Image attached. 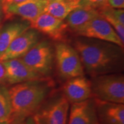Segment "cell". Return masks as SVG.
<instances>
[{
  "label": "cell",
  "instance_id": "25",
  "mask_svg": "<svg viewBox=\"0 0 124 124\" xmlns=\"http://www.w3.org/2000/svg\"><path fill=\"white\" fill-rule=\"evenodd\" d=\"M19 124H36L35 121V119L33 117V116H29L28 117L27 119L23 121L22 123H20Z\"/></svg>",
  "mask_w": 124,
  "mask_h": 124
},
{
  "label": "cell",
  "instance_id": "10",
  "mask_svg": "<svg viewBox=\"0 0 124 124\" xmlns=\"http://www.w3.org/2000/svg\"><path fill=\"white\" fill-rule=\"evenodd\" d=\"M62 90V94L71 104L84 101L92 97L91 81L84 75L68 79Z\"/></svg>",
  "mask_w": 124,
  "mask_h": 124
},
{
  "label": "cell",
  "instance_id": "11",
  "mask_svg": "<svg viewBox=\"0 0 124 124\" xmlns=\"http://www.w3.org/2000/svg\"><path fill=\"white\" fill-rule=\"evenodd\" d=\"M2 62L6 68V82L9 84H17L46 77L32 70L25 64L21 58L8 59Z\"/></svg>",
  "mask_w": 124,
  "mask_h": 124
},
{
  "label": "cell",
  "instance_id": "8",
  "mask_svg": "<svg viewBox=\"0 0 124 124\" xmlns=\"http://www.w3.org/2000/svg\"><path fill=\"white\" fill-rule=\"evenodd\" d=\"M48 0H29L19 4L4 5L6 19L15 16L32 22L40 15L46 12Z\"/></svg>",
  "mask_w": 124,
  "mask_h": 124
},
{
  "label": "cell",
  "instance_id": "13",
  "mask_svg": "<svg viewBox=\"0 0 124 124\" xmlns=\"http://www.w3.org/2000/svg\"><path fill=\"white\" fill-rule=\"evenodd\" d=\"M99 124H124V104L93 98Z\"/></svg>",
  "mask_w": 124,
  "mask_h": 124
},
{
  "label": "cell",
  "instance_id": "24",
  "mask_svg": "<svg viewBox=\"0 0 124 124\" xmlns=\"http://www.w3.org/2000/svg\"><path fill=\"white\" fill-rule=\"evenodd\" d=\"M29 0H3V5L6 6V5L11 4H19L23 2H26Z\"/></svg>",
  "mask_w": 124,
  "mask_h": 124
},
{
  "label": "cell",
  "instance_id": "19",
  "mask_svg": "<svg viewBox=\"0 0 124 124\" xmlns=\"http://www.w3.org/2000/svg\"><path fill=\"white\" fill-rule=\"evenodd\" d=\"M99 13L110 24L117 33L120 39L121 40L123 43H124V25L121 23L114 17V15L111 13L110 7L107 6L106 8L99 10Z\"/></svg>",
  "mask_w": 124,
  "mask_h": 124
},
{
  "label": "cell",
  "instance_id": "9",
  "mask_svg": "<svg viewBox=\"0 0 124 124\" xmlns=\"http://www.w3.org/2000/svg\"><path fill=\"white\" fill-rule=\"evenodd\" d=\"M39 32L30 28L14 39L4 53L0 56V61L21 58L39 41Z\"/></svg>",
  "mask_w": 124,
  "mask_h": 124
},
{
  "label": "cell",
  "instance_id": "28",
  "mask_svg": "<svg viewBox=\"0 0 124 124\" xmlns=\"http://www.w3.org/2000/svg\"><path fill=\"white\" fill-rule=\"evenodd\" d=\"M49 1H50V0H49Z\"/></svg>",
  "mask_w": 124,
  "mask_h": 124
},
{
  "label": "cell",
  "instance_id": "3",
  "mask_svg": "<svg viewBox=\"0 0 124 124\" xmlns=\"http://www.w3.org/2000/svg\"><path fill=\"white\" fill-rule=\"evenodd\" d=\"M92 97L116 103H124V76L121 72L92 78Z\"/></svg>",
  "mask_w": 124,
  "mask_h": 124
},
{
  "label": "cell",
  "instance_id": "1",
  "mask_svg": "<svg viewBox=\"0 0 124 124\" xmlns=\"http://www.w3.org/2000/svg\"><path fill=\"white\" fill-rule=\"evenodd\" d=\"M84 70L92 78L119 73L124 68V48L118 45L91 38H78L74 42Z\"/></svg>",
  "mask_w": 124,
  "mask_h": 124
},
{
  "label": "cell",
  "instance_id": "5",
  "mask_svg": "<svg viewBox=\"0 0 124 124\" xmlns=\"http://www.w3.org/2000/svg\"><path fill=\"white\" fill-rule=\"evenodd\" d=\"M54 58L59 75L70 79L84 75V70L77 50L68 44L60 42L55 46Z\"/></svg>",
  "mask_w": 124,
  "mask_h": 124
},
{
  "label": "cell",
  "instance_id": "15",
  "mask_svg": "<svg viewBox=\"0 0 124 124\" xmlns=\"http://www.w3.org/2000/svg\"><path fill=\"white\" fill-rule=\"evenodd\" d=\"M99 15V13L97 10L79 6L71 11L67 16L66 23L68 27L77 34Z\"/></svg>",
  "mask_w": 124,
  "mask_h": 124
},
{
  "label": "cell",
  "instance_id": "4",
  "mask_svg": "<svg viewBox=\"0 0 124 124\" xmlns=\"http://www.w3.org/2000/svg\"><path fill=\"white\" fill-rule=\"evenodd\" d=\"M70 103L63 94L46 99L33 117L37 124H67Z\"/></svg>",
  "mask_w": 124,
  "mask_h": 124
},
{
  "label": "cell",
  "instance_id": "26",
  "mask_svg": "<svg viewBox=\"0 0 124 124\" xmlns=\"http://www.w3.org/2000/svg\"><path fill=\"white\" fill-rule=\"evenodd\" d=\"M69 1H79V0H69Z\"/></svg>",
  "mask_w": 124,
  "mask_h": 124
},
{
  "label": "cell",
  "instance_id": "27",
  "mask_svg": "<svg viewBox=\"0 0 124 124\" xmlns=\"http://www.w3.org/2000/svg\"><path fill=\"white\" fill-rule=\"evenodd\" d=\"M1 27H2V26H1V27H0V30H1Z\"/></svg>",
  "mask_w": 124,
  "mask_h": 124
},
{
  "label": "cell",
  "instance_id": "29",
  "mask_svg": "<svg viewBox=\"0 0 124 124\" xmlns=\"http://www.w3.org/2000/svg\"><path fill=\"white\" fill-rule=\"evenodd\" d=\"M48 1H49V0H48Z\"/></svg>",
  "mask_w": 124,
  "mask_h": 124
},
{
  "label": "cell",
  "instance_id": "6",
  "mask_svg": "<svg viewBox=\"0 0 124 124\" xmlns=\"http://www.w3.org/2000/svg\"><path fill=\"white\" fill-rule=\"evenodd\" d=\"M54 53L53 47L47 41L37 42L21 57L27 66L38 75L45 77L53 69Z\"/></svg>",
  "mask_w": 124,
  "mask_h": 124
},
{
  "label": "cell",
  "instance_id": "14",
  "mask_svg": "<svg viewBox=\"0 0 124 124\" xmlns=\"http://www.w3.org/2000/svg\"><path fill=\"white\" fill-rule=\"evenodd\" d=\"M67 124H99L94 99L71 104Z\"/></svg>",
  "mask_w": 124,
  "mask_h": 124
},
{
  "label": "cell",
  "instance_id": "17",
  "mask_svg": "<svg viewBox=\"0 0 124 124\" xmlns=\"http://www.w3.org/2000/svg\"><path fill=\"white\" fill-rule=\"evenodd\" d=\"M79 1L69 0H50L48 1L46 8V13L54 17L64 20L71 11L79 7Z\"/></svg>",
  "mask_w": 124,
  "mask_h": 124
},
{
  "label": "cell",
  "instance_id": "22",
  "mask_svg": "<svg viewBox=\"0 0 124 124\" xmlns=\"http://www.w3.org/2000/svg\"><path fill=\"white\" fill-rule=\"evenodd\" d=\"M6 82V72L3 62L0 61V84Z\"/></svg>",
  "mask_w": 124,
  "mask_h": 124
},
{
  "label": "cell",
  "instance_id": "18",
  "mask_svg": "<svg viewBox=\"0 0 124 124\" xmlns=\"http://www.w3.org/2000/svg\"><path fill=\"white\" fill-rule=\"evenodd\" d=\"M11 115V103L8 90L0 87V124H9Z\"/></svg>",
  "mask_w": 124,
  "mask_h": 124
},
{
  "label": "cell",
  "instance_id": "12",
  "mask_svg": "<svg viewBox=\"0 0 124 124\" xmlns=\"http://www.w3.org/2000/svg\"><path fill=\"white\" fill-rule=\"evenodd\" d=\"M30 23L31 28L47 35L54 40L62 39L68 28L63 20L54 17L46 12Z\"/></svg>",
  "mask_w": 124,
  "mask_h": 124
},
{
  "label": "cell",
  "instance_id": "7",
  "mask_svg": "<svg viewBox=\"0 0 124 124\" xmlns=\"http://www.w3.org/2000/svg\"><path fill=\"white\" fill-rule=\"evenodd\" d=\"M77 35L86 38L110 42L124 48V43L120 39L115 29L100 15L92 19L90 22L84 28L78 32Z\"/></svg>",
  "mask_w": 124,
  "mask_h": 124
},
{
  "label": "cell",
  "instance_id": "20",
  "mask_svg": "<svg viewBox=\"0 0 124 124\" xmlns=\"http://www.w3.org/2000/svg\"><path fill=\"white\" fill-rule=\"evenodd\" d=\"M79 6L89 8L100 10L108 6L107 0H79Z\"/></svg>",
  "mask_w": 124,
  "mask_h": 124
},
{
  "label": "cell",
  "instance_id": "23",
  "mask_svg": "<svg viewBox=\"0 0 124 124\" xmlns=\"http://www.w3.org/2000/svg\"><path fill=\"white\" fill-rule=\"evenodd\" d=\"M6 20L5 18V13L4 10L3 0H0V27L2 26V23Z\"/></svg>",
  "mask_w": 124,
  "mask_h": 124
},
{
  "label": "cell",
  "instance_id": "16",
  "mask_svg": "<svg viewBox=\"0 0 124 124\" xmlns=\"http://www.w3.org/2000/svg\"><path fill=\"white\" fill-rule=\"evenodd\" d=\"M30 28L31 23L26 20L12 22L1 27L0 30V56L14 39Z\"/></svg>",
  "mask_w": 124,
  "mask_h": 124
},
{
  "label": "cell",
  "instance_id": "21",
  "mask_svg": "<svg viewBox=\"0 0 124 124\" xmlns=\"http://www.w3.org/2000/svg\"><path fill=\"white\" fill-rule=\"evenodd\" d=\"M107 4L109 7L113 8L124 9V0H107Z\"/></svg>",
  "mask_w": 124,
  "mask_h": 124
},
{
  "label": "cell",
  "instance_id": "2",
  "mask_svg": "<svg viewBox=\"0 0 124 124\" xmlns=\"http://www.w3.org/2000/svg\"><path fill=\"white\" fill-rule=\"evenodd\" d=\"M48 78L15 84L8 90L11 103V115L9 124H19L34 115L51 92Z\"/></svg>",
  "mask_w": 124,
  "mask_h": 124
}]
</instances>
